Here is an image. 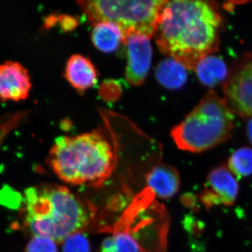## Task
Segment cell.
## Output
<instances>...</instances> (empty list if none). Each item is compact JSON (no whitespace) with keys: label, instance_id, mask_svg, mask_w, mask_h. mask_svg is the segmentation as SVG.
<instances>
[{"label":"cell","instance_id":"obj_6","mask_svg":"<svg viewBox=\"0 0 252 252\" xmlns=\"http://www.w3.org/2000/svg\"><path fill=\"white\" fill-rule=\"evenodd\" d=\"M125 45L127 47L126 80L132 86L142 85L148 75L152 63L153 51L150 38L130 32L126 34Z\"/></svg>","mask_w":252,"mask_h":252},{"label":"cell","instance_id":"obj_16","mask_svg":"<svg viewBox=\"0 0 252 252\" xmlns=\"http://www.w3.org/2000/svg\"><path fill=\"white\" fill-rule=\"evenodd\" d=\"M229 170L239 177L252 174V149L243 147L231 154L228 160Z\"/></svg>","mask_w":252,"mask_h":252},{"label":"cell","instance_id":"obj_1","mask_svg":"<svg viewBox=\"0 0 252 252\" xmlns=\"http://www.w3.org/2000/svg\"><path fill=\"white\" fill-rule=\"evenodd\" d=\"M222 20L215 6L205 1L172 0L162 6L154 32L158 49L195 69L218 49Z\"/></svg>","mask_w":252,"mask_h":252},{"label":"cell","instance_id":"obj_12","mask_svg":"<svg viewBox=\"0 0 252 252\" xmlns=\"http://www.w3.org/2000/svg\"><path fill=\"white\" fill-rule=\"evenodd\" d=\"M91 39L94 46L104 53L117 51L122 44H126V36L122 28L107 21L94 25Z\"/></svg>","mask_w":252,"mask_h":252},{"label":"cell","instance_id":"obj_11","mask_svg":"<svg viewBox=\"0 0 252 252\" xmlns=\"http://www.w3.org/2000/svg\"><path fill=\"white\" fill-rule=\"evenodd\" d=\"M147 184L158 198H170L180 189V175L175 167L160 164L153 167L147 174Z\"/></svg>","mask_w":252,"mask_h":252},{"label":"cell","instance_id":"obj_18","mask_svg":"<svg viewBox=\"0 0 252 252\" xmlns=\"http://www.w3.org/2000/svg\"><path fill=\"white\" fill-rule=\"evenodd\" d=\"M26 252H59L57 243L52 239L34 235L26 248Z\"/></svg>","mask_w":252,"mask_h":252},{"label":"cell","instance_id":"obj_17","mask_svg":"<svg viewBox=\"0 0 252 252\" xmlns=\"http://www.w3.org/2000/svg\"><path fill=\"white\" fill-rule=\"evenodd\" d=\"M62 243L63 252H91L90 243L81 232L69 235Z\"/></svg>","mask_w":252,"mask_h":252},{"label":"cell","instance_id":"obj_8","mask_svg":"<svg viewBox=\"0 0 252 252\" xmlns=\"http://www.w3.org/2000/svg\"><path fill=\"white\" fill-rule=\"evenodd\" d=\"M27 69L17 62L0 64V99L20 101L27 98L31 89Z\"/></svg>","mask_w":252,"mask_h":252},{"label":"cell","instance_id":"obj_7","mask_svg":"<svg viewBox=\"0 0 252 252\" xmlns=\"http://www.w3.org/2000/svg\"><path fill=\"white\" fill-rule=\"evenodd\" d=\"M223 91L225 100L233 112L252 118V61L230 78Z\"/></svg>","mask_w":252,"mask_h":252},{"label":"cell","instance_id":"obj_4","mask_svg":"<svg viewBox=\"0 0 252 252\" xmlns=\"http://www.w3.org/2000/svg\"><path fill=\"white\" fill-rule=\"evenodd\" d=\"M234 127V112L228 102L210 91L185 120L174 127L171 137L181 150L198 153L228 140Z\"/></svg>","mask_w":252,"mask_h":252},{"label":"cell","instance_id":"obj_19","mask_svg":"<svg viewBox=\"0 0 252 252\" xmlns=\"http://www.w3.org/2000/svg\"><path fill=\"white\" fill-rule=\"evenodd\" d=\"M248 134L249 139H250V142H251V143L252 144V118L248 123Z\"/></svg>","mask_w":252,"mask_h":252},{"label":"cell","instance_id":"obj_13","mask_svg":"<svg viewBox=\"0 0 252 252\" xmlns=\"http://www.w3.org/2000/svg\"><path fill=\"white\" fill-rule=\"evenodd\" d=\"M197 77L203 85L214 87L224 80L228 69L224 61L215 56H206L195 68Z\"/></svg>","mask_w":252,"mask_h":252},{"label":"cell","instance_id":"obj_14","mask_svg":"<svg viewBox=\"0 0 252 252\" xmlns=\"http://www.w3.org/2000/svg\"><path fill=\"white\" fill-rule=\"evenodd\" d=\"M187 68L170 58L159 63L156 70L158 81L168 89H178L184 86L187 79Z\"/></svg>","mask_w":252,"mask_h":252},{"label":"cell","instance_id":"obj_15","mask_svg":"<svg viewBox=\"0 0 252 252\" xmlns=\"http://www.w3.org/2000/svg\"><path fill=\"white\" fill-rule=\"evenodd\" d=\"M101 252H140V247L130 233L118 231L104 240Z\"/></svg>","mask_w":252,"mask_h":252},{"label":"cell","instance_id":"obj_9","mask_svg":"<svg viewBox=\"0 0 252 252\" xmlns=\"http://www.w3.org/2000/svg\"><path fill=\"white\" fill-rule=\"evenodd\" d=\"M64 77L78 92L84 93L97 84V69L86 56L73 55L66 64Z\"/></svg>","mask_w":252,"mask_h":252},{"label":"cell","instance_id":"obj_3","mask_svg":"<svg viewBox=\"0 0 252 252\" xmlns=\"http://www.w3.org/2000/svg\"><path fill=\"white\" fill-rule=\"evenodd\" d=\"M26 224L34 235L63 243L90 224L91 207L62 186L31 187L25 191Z\"/></svg>","mask_w":252,"mask_h":252},{"label":"cell","instance_id":"obj_5","mask_svg":"<svg viewBox=\"0 0 252 252\" xmlns=\"http://www.w3.org/2000/svg\"><path fill=\"white\" fill-rule=\"evenodd\" d=\"M165 0L150 1H109L89 0L77 1L89 23L111 22L125 33H140L149 38L154 36L158 18Z\"/></svg>","mask_w":252,"mask_h":252},{"label":"cell","instance_id":"obj_10","mask_svg":"<svg viewBox=\"0 0 252 252\" xmlns=\"http://www.w3.org/2000/svg\"><path fill=\"white\" fill-rule=\"evenodd\" d=\"M205 189L226 206L235 203L239 192L238 182L229 169L223 165L215 167L208 174Z\"/></svg>","mask_w":252,"mask_h":252},{"label":"cell","instance_id":"obj_2","mask_svg":"<svg viewBox=\"0 0 252 252\" xmlns=\"http://www.w3.org/2000/svg\"><path fill=\"white\" fill-rule=\"evenodd\" d=\"M48 163L63 182L77 186L103 184L117 163L116 147L103 131L56 138Z\"/></svg>","mask_w":252,"mask_h":252}]
</instances>
